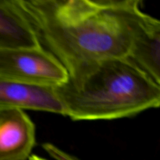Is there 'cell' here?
Wrapping results in <instances>:
<instances>
[{"label": "cell", "mask_w": 160, "mask_h": 160, "mask_svg": "<svg viewBox=\"0 0 160 160\" xmlns=\"http://www.w3.org/2000/svg\"><path fill=\"white\" fill-rule=\"evenodd\" d=\"M10 109L63 115L53 88L19 84L0 76V112Z\"/></svg>", "instance_id": "cell-5"}, {"label": "cell", "mask_w": 160, "mask_h": 160, "mask_svg": "<svg viewBox=\"0 0 160 160\" xmlns=\"http://www.w3.org/2000/svg\"><path fill=\"white\" fill-rule=\"evenodd\" d=\"M153 81L160 84V21L147 18L133 40L128 56Z\"/></svg>", "instance_id": "cell-7"}, {"label": "cell", "mask_w": 160, "mask_h": 160, "mask_svg": "<svg viewBox=\"0 0 160 160\" xmlns=\"http://www.w3.org/2000/svg\"><path fill=\"white\" fill-rule=\"evenodd\" d=\"M17 0H0V48L41 46Z\"/></svg>", "instance_id": "cell-6"}, {"label": "cell", "mask_w": 160, "mask_h": 160, "mask_svg": "<svg viewBox=\"0 0 160 160\" xmlns=\"http://www.w3.org/2000/svg\"><path fill=\"white\" fill-rule=\"evenodd\" d=\"M28 160H46L44 158L40 157L38 156H36V155H32V156H30V158L28 159Z\"/></svg>", "instance_id": "cell-8"}, {"label": "cell", "mask_w": 160, "mask_h": 160, "mask_svg": "<svg viewBox=\"0 0 160 160\" xmlns=\"http://www.w3.org/2000/svg\"><path fill=\"white\" fill-rule=\"evenodd\" d=\"M0 76L36 87L55 88L68 79V73L52 54L37 47L0 48Z\"/></svg>", "instance_id": "cell-3"}, {"label": "cell", "mask_w": 160, "mask_h": 160, "mask_svg": "<svg viewBox=\"0 0 160 160\" xmlns=\"http://www.w3.org/2000/svg\"><path fill=\"white\" fill-rule=\"evenodd\" d=\"M53 88L63 116L78 121L134 117L160 105V84L128 57L88 66Z\"/></svg>", "instance_id": "cell-2"}, {"label": "cell", "mask_w": 160, "mask_h": 160, "mask_svg": "<svg viewBox=\"0 0 160 160\" xmlns=\"http://www.w3.org/2000/svg\"><path fill=\"white\" fill-rule=\"evenodd\" d=\"M41 45L68 76L112 58L128 57L149 15L141 0H17Z\"/></svg>", "instance_id": "cell-1"}, {"label": "cell", "mask_w": 160, "mask_h": 160, "mask_svg": "<svg viewBox=\"0 0 160 160\" xmlns=\"http://www.w3.org/2000/svg\"><path fill=\"white\" fill-rule=\"evenodd\" d=\"M35 142V126L25 110L0 112V160H28Z\"/></svg>", "instance_id": "cell-4"}]
</instances>
